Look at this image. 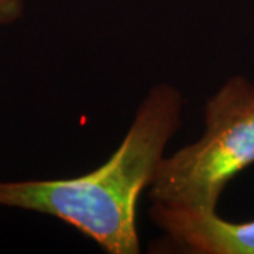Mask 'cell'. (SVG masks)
I'll list each match as a JSON object with an SVG mask.
<instances>
[{
	"label": "cell",
	"mask_w": 254,
	"mask_h": 254,
	"mask_svg": "<svg viewBox=\"0 0 254 254\" xmlns=\"http://www.w3.org/2000/svg\"><path fill=\"white\" fill-rule=\"evenodd\" d=\"M184 98L158 83L145 95L119 148L95 171L66 180L0 182V206L61 219L109 254L140 253L137 202L154 181L182 123Z\"/></svg>",
	"instance_id": "6da1fadb"
},
{
	"label": "cell",
	"mask_w": 254,
	"mask_h": 254,
	"mask_svg": "<svg viewBox=\"0 0 254 254\" xmlns=\"http://www.w3.org/2000/svg\"><path fill=\"white\" fill-rule=\"evenodd\" d=\"M254 164V85L233 76L205 106V131L164 157L150 190L158 208L212 213L229 181Z\"/></svg>",
	"instance_id": "7a4b0ae2"
},
{
	"label": "cell",
	"mask_w": 254,
	"mask_h": 254,
	"mask_svg": "<svg viewBox=\"0 0 254 254\" xmlns=\"http://www.w3.org/2000/svg\"><path fill=\"white\" fill-rule=\"evenodd\" d=\"M150 218L178 252L254 254V220L229 222L212 213H190L151 205Z\"/></svg>",
	"instance_id": "3957f363"
},
{
	"label": "cell",
	"mask_w": 254,
	"mask_h": 254,
	"mask_svg": "<svg viewBox=\"0 0 254 254\" xmlns=\"http://www.w3.org/2000/svg\"><path fill=\"white\" fill-rule=\"evenodd\" d=\"M24 7V0H0V24H9L17 20Z\"/></svg>",
	"instance_id": "277c9868"
}]
</instances>
